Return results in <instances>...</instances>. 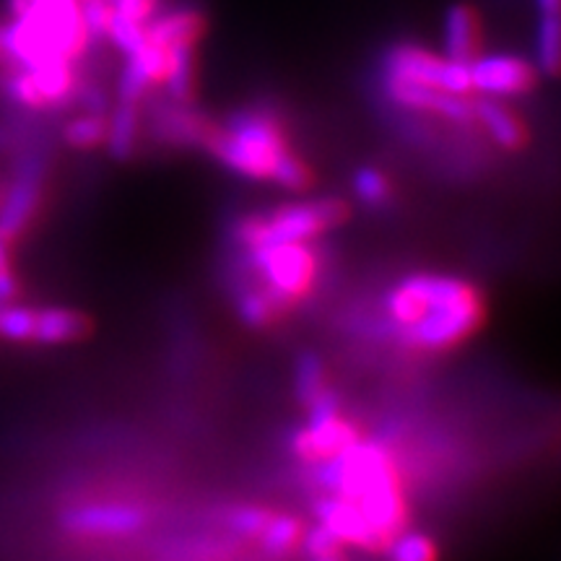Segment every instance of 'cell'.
<instances>
[{"mask_svg":"<svg viewBox=\"0 0 561 561\" xmlns=\"http://www.w3.org/2000/svg\"><path fill=\"white\" fill-rule=\"evenodd\" d=\"M445 50L447 60L471 62L481 55V19L471 5L458 3L445 16Z\"/></svg>","mask_w":561,"mask_h":561,"instance_id":"9a60e30c","label":"cell"},{"mask_svg":"<svg viewBox=\"0 0 561 561\" xmlns=\"http://www.w3.org/2000/svg\"><path fill=\"white\" fill-rule=\"evenodd\" d=\"M310 561H348V559H346V549H335V551L322 553V557H312Z\"/></svg>","mask_w":561,"mask_h":561,"instance_id":"4dcf8cb0","label":"cell"},{"mask_svg":"<svg viewBox=\"0 0 561 561\" xmlns=\"http://www.w3.org/2000/svg\"><path fill=\"white\" fill-rule=\"evenodd\" d=\"M47 187V153L42 146H24L13 161L11 178L0 195V240L9 248L30 234L37 221Z\"/></svg>","mask_w":561,"mask_h":561,"instance_id":"8992f818","label":"cell"},{"mask_svg":"<svg viewBox=\"0 0 561 561\" xmlns=\"http://www.w3.org/2000/svg\"><path fill=\"white\" fill-rule=\"evenodd\" d=\"M351 185H354L356 201L369 208L388 206L392 198V182L388 180V174L377 170V167H359V170L354 172Z\"/></svg>","mask_w":561,"mask_h":561,"instance_id":"4316f807","label":"cell"},{"mask_svg":"<svg viewBox=\"0 0 561 561\" xmlns=\"http://www.w3.org/2000/svg\"><path fill=\"white\" fill-rule=\"evenodd\" d=\"M110 117L104 112H83L62 125L60 140L73 151H94L107 144Z\"/></svg>","mask_w":561,"mask_h":561,"instance_id":"7402d4cb","label":"cell"},{"mask_svg":"<svg viewBox=\"0 0 561 561\" xmlns=\"http://www.w3.org/2000/svg\"><path fill=\"white\" fill-rule=\"evenodd\" d=\"M473 91L494 100L525 96L538 87V68L520 55H479L471 62Z\"/></svg>","mask_w":561,"mask_h":561,"instance_id":"9c48e42d","label":"cell"},{"mask_svg":"<svg viewBox=\"0 0 561 561\" xmlns=\"http://www.w3.org/2000/svg\"><path fill=\"white\" fill-rule=\"evenodd\" d=\"M110 3L117 16L140 21V24H149L153 13H157L159 0H110Z\"/></svg>","mask_w":561,"mask_h":561,"instance_id":"f546056e","label":"cell"},{"mask_svg":"<svg viewBox=\"0 0 561 561\" xmlns=\"http://www.w3.org/2000/svg\"><path fill=\"white\" fill-rule=\"evenodd\" d=\"M3 62H9V60H5V53H3V34H0V66H3Z\"/></svg>","mask_w":561,"mask_h":561,"instance_id":"d6a6232c","label":"cell"},{"mask_svg":"<svg viewBox=\"0 0 561 561\" xmlns=\"http://www.w3.org/2000/svg\"><path fill=\"white\" fill-rule=\"evenodd\" d=\"M328 388H333V385L328 380L325 359L314 351H301L297 364H294V398H297V403L307 409Z\"/></svg>","mask_w":561,"mask_h":561,"instance_id":"ffe728a7","label":"cell"},{"mask_svg":"<svg viewBox=\"0 0 561 561\" xmlns=\"http://www.w3.org/2000/svg\"><path fill=\"white\" fill-rule=\"evenodd\" d=\"M107 39L123 55H130V53H136L138 47L146 42V24H140V21H130V19H125V16H117V13H112Z\"/></svg>","mask_w":561,"mask_h":561,"instance_id":"83f0119b","label":"cell"},{"mask_svg":"<svg viewBox=\"0 0 561 561\" xmlns=\"http://www.w3.org/2000/svg\"><path fill=\"white\" fill-rule=\"evenodd\" d=\"M305 536V523L289 512H273L271 523L265 525L263 536L257 538L261 549L273 559H286L301 546Z\"/></svg>","mask_w":561,"mask_h":561,"instance_id":"44dd1931","label":"cell"},{"mask_svg":"<svg viewBox=\"0 0 561 561\" xmlns=\"http://www.w3.org/2000/svg\"><path fill=\"white\" fill-rule=\"evenodd\" d=\"M388 561H439V549L430 533L403 528L382 549Z\"/></svg>","mask_w":561,"mask_h":561,"instance_id":"cb8c5ba5","label":"cell"},{"mask_svg":"<svg viewBox=\"0 0 561 561\" xmlns=\"http://www.w3.org/2000/svg\"><path fill=\"white\" fill-rule=\"evenodd\" d=\"M362 439L359 426L354 421L343 416H328V419H307L297 432L291 434L289 450L297 460L307 462V466H318L335 458V455L346 450L354 442Z\"/></svg>","mask_w":561,"mask_h":561,"instance_id":"30bf717a","label":"cell"},{"mask_svg":"<svg viewBox=\"0 0 561 561\" xmlns=\"http://www.w3.org/2000/svg\"><path fill=\"white\" fill-rule=\"evenodd\" d=\"M206 26L208 21L203 11L193 9V5H182V9H172L164 16L146 24V37L167 47V50H174L182 45H198V39L206 34Z\"/></svg>","mask_w":561,"mask_h":561,"instance_id":"2e32d148","label":"cell"},{"mask_svg":"<svg viewBox=\"0 0 561 561\" xmlns=\"http://www.w3.org/2000/svg\"><path fill=\"white\" fill-rule=\"evenodd\" d=\"M476 128L486 133L502 151H523L530 140L528 125L523 117L494 96L476 100Z\"/></svg>","mask_w":561,"mask_h":561,"instance_id":"5bb4252c","label":"cell"},{"mask_svg":"<svg viewBox=\"0 0 561 561\" xmlns=\"http://www.w3.org/2000/svg\"><path fill=\"white\" fill-rule=\"evenodd\" d=\"M273 512L268 507H261V504H234V507L224 510L221 523L234 533V536L248 538V541H257L263 536L265 525L271 523Z\"/></svg>","mask_w":561,"mask_h":561,"instance_id":"d4e9b609","label":"cell"},{"mask_svg":"<svg viewBox=\"0 0 561 561\" xmlns=\"http://www.w3.org/2000/svg\"><path fill=\"white\" fill-rule=\"evenodd\" d=\"M195 68H198V58H195V45H182L172 50L170 73L161 87H167L172 102L178 104H193L195 102Z\"/></svg>","mask_w":561,"mask_h":561,"instance_id":"603a6c76","label":"cell"},{"mask_svg":"<svg viewBox=\"0 0 561 561\" xmlns=\"http://www.w3.org/2000/svg\"><path fill=\"white\" fill-rule=\"evenodd\" d=\"M421 286H424L426 310L411 328L396 333L403 348L419 354H445L479 333L486 307L473 284L447 273L421 271Z\"/></svg>","mask_w":561,"mask_h":561,"instance_id":"7a4b0ae2","label":"cell"},{"mask_svg":"<svg viewBox=\"0 0 561 561\" xmlns=\"http://www.w3.org/2000/svg\"><path fill=\"white\" fill-rule=\"evenodd\" d=\"M214 121L193 110V104H161L153 112V136L167 146H201L206 144Z\"/></svg>","mask_w":561,"mask_h":561,"instance_id":"4fadbf2b","label":"cell"},{"mask_svg":"<svg viewBox=\"0 0 561 561\" xmlns=\"http://www.w3.org/2000/svg\"><path fill=\"white\" fill-rule=\"evenodd\" d=\"M94 322L73 307H34L32 346H73L87 341Z\"/></svg>","mask_w":561,"mask_h":561,"instance_id":"7c38bea8","label":"cell"},{"mask_svg":"<svg viewBox=\"0 0 561 561\" xmlns=\"http://www.w3.org/2000/svg\"><path fill=\"white\" fill-rule=\"evenodd\" d=\"M314 486L359 504L385 549L392 536L409 528V502L398 462L382 442L359 439L335 458L312 466Z\"/></svg>","mask_w":561,"mask_h":561,"instance_id":"6da1fadb","label":"cell"},{"mask_svg":"<svg viewBox=\"0 0 561 561\" xmlns=\"http://www.w3.org/2000/svg\"><path fill=\"white\" fill-rule=\"evenodd\" d=\"M271 182L276 187H280V191L307 193L314 185V174H312V167L307 164L297 151L289 149L280 153L276 167H273Z\"/></svg>","mask_w":561,"mask_h":561,"instance_id":"484cf974","label":"cell"},{"mask_svg":"<svg viewBox=\"0 0 561 561\" xmlns=\"http://www.w3.org/2000/svg\"><path fill=\"white\" fill-rule=\"evenodd\" d=\"M351 216L348 201L339 195L291 201L271 210L244 214L231 224V240L240 250L263 248V244L314 242L325 231L343 227Z\"/></svg>","mask_w":561,"mask_h":561,"instance_id":"277c9868","label":"cell"},{"mask_svg":"<svg viewBox=\"0 0 561 561\" xmlns=\"http://www.w3.org/2000/svg\"><path fill=\"white\" fill-rule=\"evenodd\" d=\"M234 312L242 320V325L252 328V331H265L286 314L284 307L261 284H255L248 273H244L240 284H234Z\"/></svg>","mask_w":561,"mask_h":561,"instance_id":"e0dca14e","label":"cell"},{"mask_svg":"<svg viewBox=\"0 0 561 561\" xmlns=\"http://www.w3.org/2000/svg\"><path fill=\"white\" fill-rule=\"evenodd\" d=\"M538 34L536 62L538 70L551 79H561V0H536Z\"/></svg>","mask_w":561,"mask_h":561,"instance_id":"ac0fdd59","label":"cell"},{"mask_svg":"<svg viewBox=\"0 0 561 561\" xmlns=\"http://www.w3.org/2000/svg\"><path fill=\"white\" fill-rule=\"evenodd\" d=\"M312 515L318 525L325 530H331L335 538L343 543V549H359L367 553L382 551L380 538L371 530V525L359 504L346 500V496L339 494H322L312 502Z\"/></svg>","mask_w":561,"mask_h":561,"instance_id":"8fae6325","label":"cell"},{"mask_svg":"<svg viewBox=\"0 0 561 561\" xmlns=\"http://www.w3.org/2000/svg\"><path fill=\"white\" fill-rule=\"evenodd\" d=\"M380 79L434 87L458 96L473 94L471 66L439 58V55L430 53L426 47L411 45V42H398V45H392L382 53Z\"/></svg>","mask_w":561,"mask_h":561,"instance_id":"52a82bcc","label":"cell"},{"mask_svg":"<svg viewBox=\"0 0 561 561\" xmlns=\"http://www.w3.org/2000/svg\"><path fill=\"white\" fill-rule=\"evenodd\" d=\"M140 123H144V112L136 102L117 100L115 110L110 115L107 128V151L115 161H128L138 149L140 140Z\"/></svg>","mask_w":561,"mask_h":561,"instance_id":"d6986e66","label":"cell"},{"mask_svg":"<svg viewBox=\"0 0 561 561\" xmlns=\"http://www.w3.org/2000/svg\"><path fill=\"white\" fill-rule=\"evenodd\" d=\"M244 252V273L261 284L273 299L291 312L301 299L310 297L320 261L312 242L263 244Z\"/></svg>","mask_w":561,"mask_h":561,"instance_id":"5b68a950","label":"cell"},{"mask_svg":"<svg viewBox=\"0 0 561 561\" xmlns=\"http://www.w3.org/2000/svg\"><path fill=\"white\" fill-rule=\"evenodd\" d=\"M81 3H87V0H81Z\"/></svg>","mask_w":561,"mask_h":561,"instance_id":"836d02e7","label":"cell"},{"mask_svg":"<svg viewBox=\"0 0 561 561\" xmlns=\"http://www.w3.org/2000/svg\"><path fill=\"white\" fill-rule=\"evenodd\" d=\"M13 146H16V138L9 130L0 128V149H13Z\"/></svg>","mask_w":561,"mask_h":561,"instance_id":"1f68e13d","label":"cell"},{"mask_svg":"<svg viewBox=\"0 0 561 561\" xmlns=\"http://www.w3.org/2000/svg\"><path fill=\"white\" fill-rule=\"evenodd\" d=\"M58 523L76 538H128L149 525V512L128 502H81L62 510Z\"/></svg>","mask_w":561,"mask_h":561,"instance_id":"ba28073f","label":"cell"},{"mask_svg":"<svg viewBox=\"0 0 561 561\" xmlns=\"http://www.w3.org/2000/svg\"><path fill=\"white\" fill-rule=\"evenodd\" d=\"M13 248L0 240V305H9L19 297V278L11 261Z\"/></svg>","mask_w":561,"mask_h":561,"instance_id":"f1b7e54d","label":"cell"},{"mask_svg":"<svg viewBox=\"0 0 561 561\" xmlns=\"http://www.w3.org/2000/svg\"><path fill=\"white\" fill-rule=\"evenodd\" d=\"M203 149L237 178L271 182L273 167L291 146L278 112L255 104L231 112L224 123H214Z\"/></svg>","mask_w":561,"mask_h":561,"instance_id":"3957f363","label":"cell"}]
</instances>
